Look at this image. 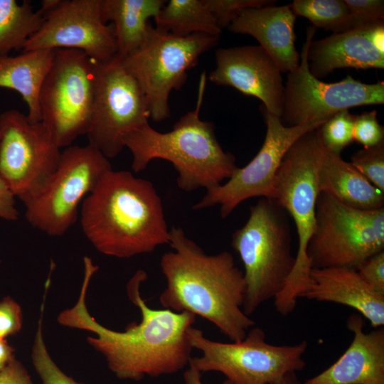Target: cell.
Here are the masks:
<instances>
[{
	"instance_id": "9c48e42d",
	"label": "cell",
	"mask_w": 384,
	"mask_h": 384,
	"mask_svg": "<svg viewBox=\"0 0 384 384\" xmlns=\"http://www.w3.org/2000/svg\"><path fill=\"white\" fill-rule=\"evenodd\" d=\"M383 250L384 208L356 209L319 192L314 229L306 250L311 269H357Z\"/></svg>"
},
{
	"instance_id": "7402d4cb",
	"label": "cell",
	"mask_w": 384,
	"mask_h": 384,
	"mask_svg": "<svg viewBox=\"0 0 384 384\" xmlns=\"http://www.w3.org/2000/svg\"><path fill=\"white\" fill-rule=\"evenodd\" d=\"M317 182L319 192L360 210L384 208V192L373 186L350 162L326 149L321 159Z\"/></svg>"
},
{
	"instance_id": "f1b7e54d",
	"label": "cell",
	"mask_w": 384,
	"mask_h": 384,
	"mask_svg": "<svg viewBox=\"0 0 384 384\" xmlns=\"http://www.w3.org/2000/svg\"><path fill=\"white\" fill-rule=\"evenodd\" d=\"M355 117L348 110H344L329 117L318 128L321 141L326 150L341 155L342 151L353 142Z\"/></svg>"
},
{
	"instance_id": "3957f363",
	"label": "cell",
	"mask_w": 384,
	"mask_h": 384,
	"mask_svg": "<svg viewBox=\"0 0 384 384\" xmlns=\"http://www.w3.org/2000/svg\"><path fill=\"white\" fill-rule=\"evenodd\" d=\"M82 230L103 255L128 258L169 244L160 196L149 181L110 170L82 202Z\"/></svg>"
},
{
	"instance_id": "74e56055",
	"label": "cell",
	"mask_w": 384,
	"mask_h": 384,
	"mask_svg": "<svg viewBox=\"0 0 384 384\" xmlns=\"http://www.w3.org/2000/svg\"><path fill=\"white\" fill-rule=\"evenodd\" d=\"M14 351V348L8 343L6 339L0 338V372L15 358Z\"/></svg>"
},
{
	"instance_id": "603a6c76",
	"label": "cell",
	"mask_w": 384,
	"mask_h": 384,
	"mask_svg": "<svg viewBox=\"0 0 384 384\" xmlns=\"http://www.w3.org/2000/svg\"><path fill=\"white\" fill-rule=\"evenodd\" d=\"M166 1L102 0V20L105 23H112L117 57H127L144 45L154 28L149 19H154Z\"/></svg>"
},
{
	"instance_id": "ac0fdd59",
	"label": "cell",
	"mask_w": 384,
	"mask_h": 384,
	"mask_svg": "<svg viewBox=\"0 0 384 384\" xmlns=\"http://www.w3.org/2000/svg\"><path fill=\"white\" fill-rule=\"evenodd\" d=\"M384 21L312 41L307 60L311 74L320 80L334 70L384 68Z\"/></svg>"
},
{
	"instance_id": "7c38bea8",
	"label": "cell",
	"mask_w": 384,
	"mask_h": 384,
	"mask_svg": "<svg viewBox=\"0 0 384 384\" xmlns=\"http://www.w3.org/2000/svg\"><path fill=\"white\" fill-rule=\"evenodd\" d=\"M95 92L89 144L108 159L124 149V139L149 124L150 110L137 81L115 56L105 62L95 61Z\"/></svg>"
},
{
	"instance_id": "d6a6232c",
	"label": "cell",
	"mask_w": 384,
	"mask_h": 384,
	"mask_svg": "<svg viewBox=\"0 0 384 384\" xmlns=\"http://www.w3.org/2000/svg\"><path fill=\"white\" fill-rule=\"evenodd\" d=\"M353 141L362 144L363 148L374 146L384 142V128L377 119L376 110L356 115Z\"/></svg>"
},
{
	"instance_id": "f546056e",
	"label": "cell",
	"mask_w": 384,
	"mask_h": 384,
	"mask_svg": "<svg viewBox=\"0 0 384 384\" xmlns=\"http://www.w3.org/2000/svg\"><path fill=\"white\" fill-rule=\"evenodd\" d=\"M373 186L384 192V142L355 152L350 162Z\"/></svg>"
},
{
	"instance_id": "30bf717a",
	"label": "cell",
	"mask_w": 384,
	"mask_h": 384,
	"mask_svg": "<svg viewBox=\"0 0 384 384\" xmlns=\"http://www.w3.org/2000/svg\"><path fill=\"white\" fill-rule=\"evenodd\" d=\"M95 92V60L80 50L54 49L38 102L41 121L60 149L87 135Z\"/></svg>"
},
{
	"instance_id": "8d00e7d4",
	"label": "cell",
	"mask_w": 384,
	"mask_h": 384,
	"mask_svg": "<svg viewBox=\"0 0 384 384\" xmlns=\"http://www.w3.org/2000/svg\"><path fill=\"white\" fill-rule=\"evenodd\" d=\"M15 196L0 177V218L16 220L18 212L15 206Z\"/></svg>"
},
{
	"instance_id": "83f0119b",
	"label": "cell",
	"mask_w": 384,
	"mask_h": 384,
	"mask_svg": "<svg viewBox=\"0 0 384 384\" xmlns=\"http://www.w3.org/2000/svg\"><path fill=\"white\" fill-rule=\"evenodd\" d=\"M43 306L41 307V317L34 337L31 351V360L42 384H83L66 375L52 359L43 335Z\"/></svg>"
},
{
	"instance_id": "d590c367",
	"label": "cell",
	"mask_w": 384,
	"mask_h": 384,
	"mask_svg": "<svg viewBox=\"0 0 384 384\" xmlns=\"http://www.w3.org/2000/svg\"><path fill=\"white\" fill-rule=\"evenodd\" d=\"M0 384H34L23 365L14 358L0 372Z\"/></svg>"
},
{
	"instance_id": "2e32d148",
	"label": "cell",
	"mask_w": 384,
	"mask_h": 384,
	"mask_svg": "<svg viewBox=\"0 0 384 384\" xmlns=\"http://www.w3.org/2000/svg\"><path fill=\"white\" fill-rule=\"evenodd\" d=\"M102 0H62L45 14L41 28L25 43L23 52L38 49L80 50L97 62L117 55L112 25L102 18Z\"/></svg>"
},
{
	"instance_id": "277c9868",
	"label": "cell",
	"mask_w": 384,
	"mask_h": 384,
	"mask_svg": "<svg viewBox=\"0 0 384 384\" xmlns=\"http://www.w3.org/2000/svg\"><path fill=\"white\" fill-rule=\"evenodd\" d=\"M206 80L203 72L195 109L183 115L170 132H159L147 124L125 137L124 146L132 154L134 172L144 171L154 159L166 160L178 172V188L186 192L199 188L208 191L231 177L238 168L234 155L219 144L213 124L200 118Z\"/></svg>"
},
{
	"instance_id": "52a82bcc",
	"label": "cell",
	"mask_w": 384,
	"mask_h": 384,
	"mask_svg": "<svg viewBox=\"0 0 384 384\" xmlns=\"http://www.w3.org/2000/svg\"><path fill=\"white\" fill-rule=\"evenodd\" d=\"M188 337L192 348L201 352L200 356L191 357L188 366L201 373L220 372L232 384H272L306 366V341L293 345L270 344L259 327H252L236 342L212 341L193 326L188 329Z\"/></svg>"
},
{
	"instance_id": "6da1fadb",
	"label": "cell",
	"mask_w": 384,
	"mask_h": 384,
	"mask_svg": "<svg viewBox=\"0 0 384 384\" xmlns=\"http://www.w3.org/2000/svg\"><path fill=\"white\" fill-rule=\"evenodd\" d=\"M85 273L75 304L59 314L57 320L64 326L90 331L87 343L105 358L110 370L119 379L139 380L177 373L189 364L192 346L188 329L196 316L168 309L149 307L140 292L147 274L139 270L127 284L129 299L141 313L139 323L133 322L122 331L107 329L89 313L85 297L92 275L98 270L90 257L84 258Z\"/></svg>"
},
{
	"instance_id": "ffe728a7",
	"label": "cell",
	"mask_w": 384,
	"mask_h": 384,
	"mask_svg": "<svg viewBox=\"0 0 384 384\" xmlns=\"http://www.w3.org/2000/svg\"><path fill=\"white\" fill-rule=\"evenodd\" d=\"M296 17L289 4L249 8L240 14L228 29L255 38L281 73H290L300 61L295 47Z\"/></svg>"
},
{
	"instance_id": "5bb4252c",
	"label": "cell",
	"mask_w": 384,
	"mask_h": 384,
	"mask_svg": "<svg viewBox=\"0 0 384 384\" xmlns=\"http://www.w3.org/2000/svg\"><path fill=\"white\" fill-rule=\"evenodd\" d=\"M61 152L42 121L17 110L0 114V177L23 203L55 170Z\"/></svg>"
},
{
	"instance_id": "ab89813d",
	"label": "cell",
	"mask_w": 384,
	"mask_h": 384,
	"mask_svg": "<svg viewBox=\"0 0 384 384\" xmlns=\"http://www.w3.org/2000/svg\"><path fill=\"white\" fill-rule=\"evenodd\" d=\"M272 384H304L302 383L295 372H291L285 374L279 380H276Z\"/></svg>"
},
{
	"instance_id": "ba28073f",
	"label": "cell",
	"mask_w": 384,
	"mask_h": 384,
	"mask_svg": "<svg viewBox=\"0 0 384 384\" xmlns=\"http://www.w3.org/2000/svg\"><path fill=\"white\" fill-rule=\"evenodd\" d=\"M112 169L109 159L89 144L66 147L55 170L23 202L27 221L50 236L63 235L75 223L80 203Z\"/></svg>"
},
{
	"instance_id": "f35d334b",
	"label": "cell",
	"mask_w": 384,
	"mask_h": 384,
	"mask_svg": "<svg viewBox=\"0 0 384 384\" xmlns=\"http://www.w3.org/2000/svg\"><path fill=\"white\" fill-rule=\"evenodd\" d=\"M184 384H204L201 381V373L189 366V368L183 373ZM221 384H232L227 379Z\"/></svg>"
},
{
	"instance_id": "4316f807",
	"label": "cell",
	"mask_w": 384,
	"mask_h": 384,
	"mask_svg": "<svg viewBox=\"0 0 384 384\" xmlns=\"http://www.w3.org/2000/svg\"><path fill=\"white\" fill-rule=\"evenodd\" d=\"M289 5L296 16L307 18L316 28L333 34L352 29L350 12L344 0H294Z\"/></svg>"
},
{
	"instance_id": "8fae6325",
	"label": "cell",
	"mask_w": 384,
	"mask_h": 384,
	"mask_svg": "<svg viewBox=\"0 0 384 384\" xmlns=\"http://www.w3.org/2000/svg\"><path fill=\"white\" fill-rule=\"evenodd\" d=\"M219 38L203 33L179 36L154 27L142 47L127 57H117L141 87L154 121L170 117L171 91L183 86L187 71L203 53L217 45Z\"/></svg>"
},
{
	"instance_id": "cb8c5ba5",
	"label": "cell",
	"mask_w": 384,
	"mask_h": 384,
	"mask_svg": "<svg viewBox=\"0 0 384 384\" xmlns=\"http://www.w3.org/2000/svg\"><path fill=\"white\" fill-rule=\"evenodd\" d=\"M53 55V49H38L0 57V87L21 95L28 108V118L33 122L41 121L39 92Z\"/></svg>"
},
{
	"instance_id": "836d02e7",
	"label": "cell",
	"mask_w": 384,
	"mask_h": 384,
	"mask_svg": "<svg viewBox=\"0 0 384 384\" xmlns=\"http://www.w3.org/2000/svg\"><path fill=\"white\" fill-rule=\"evenodd\" d=\"M23 315L20 305L11 297L0 301V338L14 335L20 331Z\"/></svg>"
},
{
	"instance_id": "d6986e66",
	"label": "cell",
	"mask_w": 384,
	"mask_h": 384,
	"mask_svg": "<svg viewBox=\"0 0 384 384\" xmlns=\"http://www.w3.org/2000/svg\"><path fill=\"white\" fill-rule=\"evenodd\" d=\"M353 340L341 356L304 384H384V328L363 331V317L348 316Z\"/></svg>"
},
{
	"instance_id": "e575fe53",
	"label": "cell",
	"mask_w": 384,
	"mask_h": 384,
	"mask_svg": "<svg viewBox=\"0 0 384 384\" xmlns=\"http://www.w3.org/2000/svg\"><path fill=\"white\" fill-rule=\"evenodd\" d=\"M356 270L371 288L384 294V250L367 258Z\"/></svg>"
},
{
	"instance_id": "44dd1931",
	"label": "cell",
	"mask_w": 384,
	"mask_h": 384,
	"mask_svg": "<svg viewBox=\"0 0 384 384\" xmlns=\"http://www.w3.org/2000/svg\"><path fill=\"white\" fill-rule=\"evenodd\" d=\"M301 298L345 305L374 329L384 325V294L371 288L354 268L311 269L310 284Z\"/></svg>"
},
{
	"instance_id": "8992f818",
	"label": "cell",
	"mask_w": 384,
	"mask_h": 384,
	"mask_svg": "<svg viewBox=\"0 0 384 384\" xmlns=\"http://www.w3.org/2000/svg\"><path fill=\"white\" fill-rule=\"evenodd\" d=\"M231 245L244 267L242 309L250 316L281 292L294 267L287 212L275 200L260 198L245 224L233 233Z\"/></svg>"
},
{
	"instance_id": "4fadbf2b",
	"label": "cell",
	"mask_w": 384,
	"mask_h": 384,
	"mask_svg": "<svg viewBox=\"0 0 384 384\" xmlns=\"http://www.w3.org/2000/svg\"><path fill=\"white\" fill-rule=\"evenodd\" d=\"M316 28H306L298 67L288 73L281 116L286 127L326 120L336 113L354 107L384 104V82H362L351 75L335 82H325L310 72L309 45Z\"/></svg>"
},
{
	"instance_id": "1f68e13d",
	"label": "cell",
	"mask_w": 384,
	"mask_h": 384,
	"mask_svg": "<svg viewBox=\"0 0 384 384\" xmlns=\"http://www.w3.org/2000/svg\"><path fill=\"white\" fill-rule=\"evenodd\" d=\"M351 16L352 28L367 27L384 21V1L344 0Z\"/></svg>"
},
{
	"instance_id": "d4e9b609",
	"label": "cell",
	"mask_w": 384,
	"mask_h": 384,
	"mask_svg": "<svg viewBox=\"0 0 384 384\" xmlns=\"http://www.w3.org/2000/svg\"><path fill=\"white\" fill-rule=\"evenodd\" d=\"M154 21L156 29L179 36L194 33L220 36L222 32L203 0L166 1Z\"/></svg>"
},
{
	"instance_id": "4dcf8cb0",
	"label": "cell",
	"mask_w": 384,
	"mask_h": 384,
	"mask_svg": "<svg viewBox=\"0 0 384 384\" xmlns=\"http://www.w3.org/2000/svg\"><path fill=\"white\" fill-rule=\"evenodd\" d=\"M203 1L222 30L228 27L245 9L272 5L276 2L270 0H203Z\"/></svg>"
},
{
	"instance_id": "7a4b0ae2",
	"label": "cell",
	"mask_w": 384,
	"mask_h": 384,
	"mask_svg": "<svg viewBox=\"0 0 384 384\" xmlns=\"http://www.w3.org/2000/svg\"><path fill=\"white\" fill-rule=\"evenodd\" d=\"M169 245L173 250L160 260L166 280L161 305L208 320L232 342L242 340L255 323L243 311L244 275L232 254H206L179 227L169 230Z\"/></svg>"
},
{
	"instance_id": "e0dca14e",
	"label": "cell",
	"mask_w": 384,
	"mask_h": 384,
	"mask_svg": "<svg viewBox=\"0 0 384 384\" xmlns=\"http://www.w3.org/2000/svg\"><path fill=\"white\" fill-rule=\"evenodd\" d=\"M215 58V68L208 75L210 82L258 98L280 117L284 91L282 73L260 46L218 48Z\"/></svg>"
},
{
	"instance_id": "5b68a950",
	"label": "cell",
	"mask_w": 384,
	"mask_h": 384,
	"mask_svg": "<svg viewBox=\"0 0 384 384\" xmlns=\"http://www.w3.org/2000/svg\"><path fill=\"white\" fill-rule=\"evenodd\" d=\"M324 149L318 129L305 133L287 151L274 179V200L293 220L298 237L294 267L274 299L277 311L283 316L295 309L310 284L311 267L306 250L315 225L317 171Z\"/></svg>"
},
{
	"instance_id": "9a60e30c",
	"label": "cell",
	"mask_w": 384,
	"mask_h": 384,
	"mask_svg": "<svg viewBox=\"0 0 384 384\" xmlns=\"http://www.w3.org/2000/svg\"><path fill=\"white\" fill-rule=\"evenodd\" d=\"M260 108L267 127L260 149L246 166L238 167L226 183L206 191L202 199L192 207L193 210L219 205L220 216L225 218L247 199H274V179L288 149L301 136L319 128L327 120L286 127L279 117L262 105Z\"/></svg>"
},
{
	"instance_id": "484cf974",
	"label": "cell",
	"mask_w": 384,
	"mask_h": 384,
	"mask_svg": "<svg viewBox=\"0 0 384 384\" xmlns=\"http://www.w3.org/2000/svg\"><path fill=\"white\" fill-rule=\"evenodd\" d=\"M45 14L34 11L28 1L0 0V57L23 48L27 41L41 28Z\"/></svg>"
}]
</instances>
